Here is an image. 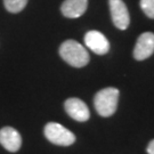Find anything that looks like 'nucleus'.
I'll use <instances>...</instances> for the list:
<instances>
[{
    "mask_svg": "<svg viewBox=\"0 0 154 154\" xmlns=\"http://www.w3.org/2000/svg\"><path fill=\"white\" fill-rule=\"evenodd\" d=\"M64 109L66 113L75 121L85 122L88 121L90 118V112H89L87 104L83 100L75 98V97L66 99L64 103Z\"/></svg>",
    "mask_w": 154,
    "mask_h": 154,
    "instance_id": "obj_7",
    "label": "nucleus"
},
{
    "mask_svg": "<svg viewBox=\"0 0 154 154\" xmlns=\"http://www.w3.org/2000/svg\"><path fill=\"white\" fill-rule=\"evenodd\" d=\"M28 1L29 0H4V5L9 13L16 14L25 8V6L28 5Z\"/></svg>",
    "mask_w": 154,
    "mask_h": 154,
    "instance_id": "obj_10",
    "label": "nucleus"
},
{
    "mask_svg": "<svg viewBox=\"0 0 154 154\" xmlns=\"http://www.w3.org/2000/svg\"><path fill=\"white\" fill-rule=\"evenodd\" d=\"M85 45L97 55H105L110 50V42L99 31H88L85 35Z\"/></svg>",
    "mask_w": 154,
    "mask_h": 154,
    "instance_id": "obj_6",
    "label": "nucleus"
},
{
    "mask_svg": "<svg viewBox=\"0 0 154 154\" xmlns=\"http://www.w3.org/2000/svg\"><path fill=\"white\" fill-rule=\"evenodd\" d=\"M120 93L116 88H104L99 90L94 97V105L100 116L107 118L113 116L118 109Z\"/></svg>",
    "mask_w": 154,
    "mask_h": 154,
    "instance_id": "obj_2",
    "label": "nucleus"
},
{
    "mask_svg": "<svg viewBox=\"0 0 154 154\" xmlns=\"http://www.w3.org/2000/svg\"><path fill=\"white\" fill-rule=\"evenodd\" d=\"M154 53V33L144 32L137 39L134 48V57L137 61H144Z\"/></svg>",
    "mask_w": 154,
    "mask_h": 154,
    "instance_id": "obj_5",
    "label": "nucleus"
},
{
    "mask_svg": "<svg viewBox=\"0 0 154 154\" xmlns=\"http://www.w3.org/2000/svg\"><path fill=\"white\" fill-rule=\"evenodd\" d=\"M140 8L149 18H154V0H140Z\"/></svg>",
    "mask_w": 154,
    "mask_h": 154,
    "instance_id": "obj_11",
    "label": "nucleus"
},
{
    "mask_svg": "<svg viewBox=\"0 0 154 154\" xmlns=\"http://www.w3.org/2000/svg\"><path fill=\"white\" fill-rule=\"evenodd\" d=\"M60 56L73 67H83L89 63V54L75 40H66L60 47Z\"/></svg>",
    "mask_w": 154,
    "mask_h": 154,
    "instance_id": "obj_1",
    "label": "nucleus"
},
{
    "mask_svg": "<svg viewBox=\"0 0 154 154\" xmlns=\"http://www.w3.org/2000/svg\"><path fill=\"white\" fill-rule=\"evenodd\" d=\"M45 136L50 143L60 146H70L75 142V135L65 127L56 122H49L45 126Z\"/></svg>",
    "mask_w": 154,
    "mask_h": 154,
    "instance_id": "obj_3",
    "label": "nucleus"
},
{
    "mask_svg": "<svg viewBox=\"0 0 154 154\" xmlns=\"http://www.w3.org/2000/svg\"><path fill=\"white\" fill-rule=\"evenodd\" d=\"M88 7V0H65L61 6L62 14L67 18H78Z\"/></svg>",
    "mask_w": 154,
    "mask_h": 154,
    "instance_id": "obj_9",
    "label": "nucleus"
},
{
    "mask_svg": "<svg viewBox=\"0 0 154 154\" xmlns=\"http://www.w3.org/2000/svg\"><path fill=\"white\" fill-rule=\"evenodd\" d=\"M146 151H147V153L149 154H154V139L153 140H151V142L149 143Z\"/></svg>",
    "mask_w": 154,
    "mask_h": 154,
    "instance_id": "obj_12",
    "label": "nucleus"
},
{
    "mask_svg": "<svg viewBox=\"0 0 154 154\" xmlns=\"http://www.w3.org/2000/svg\"><path fill=\"white\" fill-rule=\"evenodd\" d=\"M0 144L9 152H17L22 145V137L20 132L13 127H4L0 129Z\"/></svg>",
    "mask_w": 154,
    "mask_h": 154,
    "instance_id": "obj_8",
    "label": "nucleus"
},
{
    "mask_svg": "<svg viewBox=\"0 0 154 154\" xmlns=\"http://www.w3.org/2000/svg\"><path fill=\"white\" fill-rule=\"evenodd\" d=\"M109 6L113 24L119 30H126L130 23V15L126 4L122 0H109Z\"/></svg>",
    "mask_w": 154,
    "mask_h": 154,
    "instance_id": "obj_4",
    "label": "nucleus"
}]
</instances>
